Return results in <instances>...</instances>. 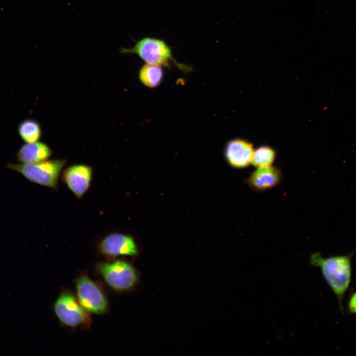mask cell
<instances>
[{"instance_id": "obj_6", "label": "cell", "mask_w": 356, "mask_h": 356, "mask_svg": "<svg viewBox=\"0 0 356 356\" xmlns=\"http://www.w3.org/2000/svg\"><path fill=\"white\" fill-rule=\"evenodd\" d=\"M77 300L89 313L103 314L108 309L105 296L99 286L88 276L82 275L76 280Z\"/></svg>"}, {"instance_id": "obj_3", "label": "cell", "mask_w": 356, "mask_h": 356, "mask_svg": "<svg viewBox=\"0 0 356 356\" xmlns=\"http://www.w3.org/2000/svg\"><path fill=\"white\" fill-rule=\"evenodd\" d=\"M64 159L46 160L36 163H10L7 167L20 173L30 181L53 189H57Z\"/></svg>"}, {"instance_id": "obj_15", "label": "cell", "mask_w": 356, "mask_h": 356, "mask_svg": "<svg viewBox=\"0 0 356 356\" xmlns=\"http://www.w3.org/2000/svg\"><path fill=\"white\" fill-rule=\"evenodd\" d=\"M349 308L352 312L356 313V292H355L350 298L349 303Z\"/></svg>"}, {"instance_id": "obj_2", "label": "cell", "mask_w": 356, "mask_h": 356, "mask_svg": "<svg viewBox=\"0 0 356 356\" xmlns=\"http://www.w3.org/2000/svg\"><path fill=\"white\" fill-rule=\"evenodd\" d=\"M122 53L137 55L146 63L169 67L174 64L179 69L189 71L191 67L178 62L173 57L170 47L162 40L145 37L131 48H122Z\"/></svg>"}, {"instance_id": "obj_11", "label": "cell", "mask_w": 356, "mask_h": 356, "mask_svg": "<svg viewBox=\"0 0 356 356\" xmlns=\"http://www.w3.org/2000/svg\"><path fill=\"white\" fill-rule=\"evenodd\" d=\"M51 155L52 150L49 147L38 141L22 146L17 157L21 163L32 164L47 160Z\"/></svg>"}, {"instance_id": "obj_13", "label": "cell", "mask_w": 356, "mask_h": 356, "mask_svg": "<svg viewBox=\"0 0 356 356\" xmlns=\"http://www.w3.org/2000/svg\"><path fill=\"white\" fill-rule=\"evenodd\" d=\"M18 132L21 138L26 143L38 141L42 136L39 123L33 119H26L21 122Z\"/></svg>"}, {"instance_id": "obj_8", "label": "cell", "mask_w": 356, "mask_h": 356, "mask_svg": "<svg viewBox=\"0 0 356 356\" xmlns=\"http://www.w3.org/2000/svg\"><path fill=\"white\" fill-rule=\"evenodd\" d=\"M92 176V169L90 166L76 164L64 170L62 179L75 196L80 199L89 189Z\"/></svg>"}, {"instance_id": "obj_5", "label": "cell", "mask_w": 356, "mask_h": 356, "mask_svg": "<svg viewBox=\"0 0 356 356\" xmlns=\"http://www.w3.org/2000/svg\"><path fill=\"white\" fill-rule=\"evenodd\" d=\"M54 312L63 324L76 327L88 325L90 318L88 312L71 292L65 291L60 294L54 304Z\"/></svg>"}, {"instance_id": "obj_9", "label": "cell", "mask_w": 356, "mask_h": 356, "mask_svg": "<svg viewBox=\"0 0 356 356\" xmlns=\"http://www.w3.org/2000/svg\"><path fill=\"white\" fill-rule=\"evenodd\" d=\"M254 149L252 144L241 139L229 141L224 150L225 158L231 167L244 168L251 164Z\"/></svg>"}, {"instance_id": "obj_4", "label": "cell", "mask_w": 356, "mask_h": 356, "mask_svg": "<svg viewBox=\"0 0 356 356\" xmlns=\"http://www.w3.org/2000/svg\"><path fill=\"white\" fill-rule=\"evenodd\" d=\"M96 268L105 282L116 291L130 290L137 281L136 270L130 264L124 261L99 262Z\"/></svg>"}, {"instance_id": "obj_14", "label": "cell", "mask_w": 356, "mask_h": 356, "mask_svg": "<svg viewBox=\"0 0 356 356\" xmlns=\"http://www.w3.org/2000/svg\"><path fill=\"white\" fill-rule=\"evenodd\" d=\"M275 156V151L272 148L261 146L254 151L251 164L256 168L270 166Z\"/></svg>"}, {"instance_id": "obj_12", "label": "cell", "mask_w": 356, "mask_h": 356, "mask_svg": "<svg viewBox=\"0 0 356 356\" xmlns=\"http://www.w3.org/2000/svg\"><path fill=\"white\" fill-rule=\"evenodd\" d=\"M164 76L162 67L159 65L146 63L140 69L138 78L145 87L154 88L162 82Z\"/></svg>"}, {"instance_id": "obj_7", "label": "cell", "mask_w": 356, "mask_h": 356, "mask_svg": "<svg viewBox=\"0 0 356 356\" xmlns=\"http://www.w3.org/2000/svg\"><path fill=\"white\" fill-rule=\"evenodd\" d=\"M100 252L108 257L135 256L138 248L134 238L130 235L113 232L105 236L99 243Z\"/></svg>"}, {"instance_id": "obj_10", "label": "cell", "mask_w": 356, "mask_h": 356, "mask_svg": "<svg viewBox=\"0 0 356 356\" xmlns=\"http://www.w3.org/2000/svg\"><path fill=\"white\" fill-rule=\"evenodd\" d=\"M282 173L278 168L268 166L257 168L246 179L247 184L256 191H264L278 185L282 178Z\"/></svg>"}, {"instance_id": "obj_1", "label": "cell", "mask_w": 356, "mask_h": 356, "mask_svg": "<svg viewBox=\"0 0 356 356\" xmlns=\"http://www.w3.org/2000/svg\"><path fill=\"white\" fill-rule=\"evenodd\" d=\"M351 255L324 258L319 253L312 254L310 262L320 268L322 273L332 290L342 302L351 276Z\"/></svg>"}]
</instances>
